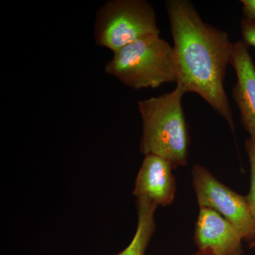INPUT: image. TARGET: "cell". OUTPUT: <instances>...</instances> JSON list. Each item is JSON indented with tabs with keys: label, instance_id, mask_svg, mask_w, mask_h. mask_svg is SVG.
<instances>
[{
	"label": "cell",
	"instance_id": "1",
	"mask_svg": "<svg viewBox=\"0 0 255 255\" xmlns=\"http://www.w3.org/2000/svg\"><path fill=\"white\" fill-rule=\"evenodd\" d=\"M168 16L179 71L177 84L200 96L228 124L233 133L232 109L224 80L233 45L226 31L206 23L189 0H167Z\"/></svg>",
	"mask_w": 255,
	"mask_h": 255
},
{
	"label": "cell",
	"instance_id": "2",
	"mask_svg": "<svg viewBox=\"0 0 255 255\" xmlns=\"http://www.w3.org/2000/svg\"><path fill=\"white\" fill-rule=\"evenodd\" d=\"M185 94L177 84L172 92L137 103L142 121L140 152L165 159L174 169L187 165L189 157V130L182 107Z\"/></svg>",
	"mask_w": 255,
	"mask_h": 255
},
{
	"label": "cell",
	"instance_id": "3",
	"mask_svg": "<svg viewBox=\"0 0 255 255\" xmlns=\"http://www.w3.org/2000/svg\"><path fill=\"white\" fill-rule=\"evenodd\" d=\"M105 70L133 90L177 85L179 80L174 47L157 34L144 37L114 53Z\"/></svg>",
	"mask_w": 255,
	"mask_h": 255
},
{
	"label": "cell",
	"instance_id": "4",
	"mask_svg": "<svg viewBox=\"0 0 255 255\" xmlns=\"http://www.w3.org/2000/svg\"><path fill=\"white\" fill-rule=\"evenodd\" d=\"M154 34H160V29L155 9L146 0H110L96 13V44L114 53Z\"/></svg>",
	"mask_w": 255,
	"mask_h": 255
},
{
	"label": "cell",
	"instance_id": "5",
	"mask_svg": "<svg viewBox=\"0 0 255 255\" xmlns=\"http://www.w3.org/2000/svg\"><path fill=\"white\" fill-rule=\"evenodd\" d=\"M191 175L199 208L214 210L233 225L243 241L255 242V220L246 196L225 185L200 164L193 166Z\"/></svg>",
	"mask_w": 255,
	"mask_h": 255
},
{
	"label": "cell",
	"instance_id": "6",
	"mask_svg": "<svg viewBox=\"0 0 255 255\" xmlns=\"http://www.w3.org/2000/svg\"><path fill=\"white\" fill-rule=\"evenodd\" d=\"M194 241L199 251L211 252L214 255H242L241 235L231 223L209 208L199 209Z\"/></svg>",
	"mask_w": 255,
	"mask_h": 255
},
{
	"label": "cell",
	"instance_id": "7",
	"mask_svg": "<svg viewBox=\"0 0 255 255\" xmlns=\"http://www.w3.org/2000/svg\"><path fill=\"white\" fill-rule=\"evenodd\" d=\"M249 46L241 40L233 45L231 65L236 74L233 100L241 114V123L250 137L255 140V65Z\"/></svg>",
	"mask_w": 255,
	"mask_h": 255
},
{
	"label": "cell",
	"instance_id": "8",
	"mask_svg": "<svg viewBox=\"0 0 255 255\" xmlns=\"http://www.w3.org/2000/svg\"><path fill=\"white\" fill-rule=\"evenodd\" d=\"M173 169L165 159L157 155H145L132 194L136 199H147L157 206L170 205L177 188Z\"/></svg>",
	"mask_w": 255,
	"mask_h": 255
},
{
	"label": "cell",
	"instance_id": "9",
	"mask_svg": "<svg viewBox=\"0 0 255 255\" xmlns=\"http://www.w3.org/2000/svg\"><path fill=\"white\" fill-rule=\"evenodd\" d=\"M137 224L135 236L122 252L114 255H145L156 228L155 212L158 207L145 199H136Z\"/></svg>",
	"mask_w": 255,
	"mask_h": 255
},
{
	"label": "cell",
	"instance_id": "10",
	"mask_svg": "<svg viewBox=\"0 0 255 255\" xmlns=\"http://www.w3.org/2000/svg\"><path fill=\"white\" fill-rule=\"evenodd\" d=\"M247 154L251 165V187L246 196L251 214L255 220V140L249 137L245 142Z\"/></svg>",
	"mask_w": 255,
	"mask_h": 255
},
{
	"label": "cell",
	"instance_id": "11",
	"mask_svg": "<svg viewBox=\"0 0 255 255\" xmlns=\"http://www.w3.org/2000/svg\"><path fill=\"white\" fill-rule=\"evenodd\" d=\"M240 28L243 41L249 47L255 48V22L247 18H242Z\"/></svg>",
	"mask_w": 255,
	"mask_h": 255
},
{
	"label": "cell",
	"instance_id": "12",
	"mask_svg": "<svg viewBox=\"0 0 255 255\" xmlns=\"http://www.w3.org/2000/svg\"><path fill=\"white\" fill-rule=\"evenodd\" d=\"M243 18L255 22V0H241Z\"/></svg>",
	"mask_w": 255,
	"mask_h": 255
},
{
	"label": "cell",
	"instance_id": "13",
	"mask_svg": "<svg viewBox=\"0 0 255 255\" xmlns=\"http://www.w3.org/2000/svg\"><path fill=\"white\" fill-rule=\"evenodd\" d=\"M193 255H214L213 253H211V252L209 251H199L198 250V251L196 252L195 254Z\"/></svg>",
	"mask_w": 255,
	"mask_h": 255
},
{
	"label": "cell",
	"instance_id": "14",
	"mask_svg": "<svg viewBox=\"0 0 255 255\" xmlns=\"http://www.w3.org/2000/svg\"><path fill=\"white\" fill-rule=\"evenodd\" d=\"M248 247H249V248H251V249H252V248H255V241L253 242V243H249V244H248Z\"/></svg>",
	"mask_w": 255,
	"mask_h": 255
}]
</instances>
